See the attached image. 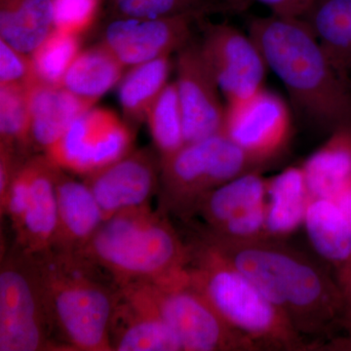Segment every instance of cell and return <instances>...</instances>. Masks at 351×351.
<instances>
[{
	"label": "cell",
	"mask_w": 351,
	"mask_h": 351,
	"mask_svg": "<svg viewBox=\"0 0 351 351\" xmlns=\"http://www.w3.org/2000/svg\"><path fill=\"white\" fill-rule=\"evenodd\" d=\"M199 239L248 277L306 339L329 338L338 330L351 337L338 280L301 252L276 239L233 242L206 232Z\"/></svg>",
	"instance_id": "obj_1"
},
{
	"label": "cell",
	"mask_w": 351,
	"mask_h": 351,
	"mask_svg": "<svg viewBox=\"0 0 351 351\" xmlns=\"http://www.w3.org/2000/svg\"><path fill=\"white\" fill-rule=\"evenodd\" d=\"M248 32L298 112L330 133L351 123V88L302 18L255 17Z\"/></svg>",
	"instance_id": "obj_2"
},
{
	"label": "cell",
	"mask_w": 351,
	"mask_h": 351,
	"mask_svg": "<svg viewBox=\"0 0 351 351\" xmlns=\"http://www.w3.org/2000/svg\"><path fill=\"white\" fill-rule=\"evenodd\" d=\"M58 341L66 350L112 351L110 324L119 288L78 254L31 256Z\"/></svg>",
	"instance_id": "obj_3"
},
{
	"label": "cell",
	"mask_w": 351,
	"mask_h": 351,
	"mask_svg": "<svg viewBox=\"0 0 351 351\" xmlns=\"http://www.w3.org/2000/svg\"><path fill=\"white\" fill-rule=\"evenodd\" d=\"M168 215L151 204L126 210L104 221L80 252L119 287L152 282L188 267L191 246L182 241Z\"/></svg>",
	"instance_id": "obj_4"
},
{
	"label": "cell",
	"mask_w": 351,
	"mask_h": 351,
	"mask_svg": "<svg viewBox=\"0 0 351 351\" xmlns=\"http://www.w3.org/2000/svg\"><path fill=\"white\" fill-rule=\"evenodd\" d=\"M191 246L186 269L191 284L230 327L253 341L258 350L317 348L295 330L248 277L202 240Z\"/></svg>",
	"instance_id": "obj_5"
},
{
	"label": "cell",
	"mask_w": 351,
	"mask_h": 351,
	"mask_svg": "<svg viewBox=\"0 0 351 351\" xmlns=\"http://www.w3.org/2000/svg\"><path fill=\"white\" fill-rule=\"evenodd\" d=\"M160 159L159 209L182 219L196 215L201 201L215 189L261 169L223 133L188 143L172 156Z\"/></svg>",
	"instance_id": "obj_6"
},
{
	"label": "cell",
	"mask_w": 351,
	"mask_h": 351,
	"mask_svg": "<svg viewBox=\"0 0 351 351\" xmlns=\"http://www.w3.org/2000/svg\"><path fill=\"white\" fill-rule=\"evenodd\" d=\"M131 284L177 335L182 350H258L253 341L230 327L191 284L186 267L161 280Z\"/></svg>",
	"instance_id": "obj_7"
},
{
	"label": "cell",
	"mask_w": 351,
	"mask_h": 351,
	"mask_svg": "<svg viewBox=\"0 0 351 351\" xmlns=\"http://www.w3.org/2000/svg\"><path fill=\"white\" fill-rule=\"evenodd\" d=\"M66 350L55 335L31 256L14 249L0 267V351Z\"/></svg>",
	"instance_id": "obj_8"
},
{
	"label": "cell",
	"mask_w": 351,
	"mask_h": 351,
	"mask_svg": "<svg viewBox=\"0 0 351 351\" xmlns=\"http://www.w3.org/2000/svg\"><path fill=\"white\" fill-rule=\"evenodd\" d=\"M134 138L128 122L112 110L93 107L44 154L61 169L85 177L133 151Z\"/></svg>",
	"instance_id": "obj_9"
},
{
	"label": "cell",
	"mask_w": 351,
	"mask_h": 351,
	"mask_svg": "<svg viewBox=\"0 0 351 351\" xmlns=\"http://www.w3.org/2000/svg\"><path fill=\"white\" fill-rule=\"evenodd\" d=\"M292 128L288 104L265 86L250 96L226 101L223 133L258 167L285 151Z\"/></svg>",
	"instance_id": "obj_10"
},
{
	"label": "cell",
	"mask_w": 351,
	"mask_h": 351,
	"mask_svg": "<svg viewBox=\"0 0 351 351\" xmlns=\"http://www.w3.org/2000/svg\"><path fill=\"white\" fill-rule=\"evenodd\" d=\"M198 43L211 66L226 101L245 98L265 86L269 66L253 38L226 23H213L206 16L197 22Z\"/></svg>",
	"instance_id": "obj_11"
},
{
	"label": "cell",
	"mask_w": 351,
	"mask_h": 351,
	"mask_svg": "<svg viewBox=\"0 0 351 351\" xmlns=\"http://www.w3.org/2000/svg\"><path fill=\"white\" fill-rule=\"evenodd\" d=\"M203 16L195 14L166 18H110L100 43L126 68L177 54L193 39Z\"/></svg>",
	"instance_id": "obj_12"
},
{
	"label": "cell",
	"mask_w": 351,
	"mask_h": 351,
	"mask_svg": "<svg viewBox=\"0 0 351 351\" xmlns=\"http://www.w3.org/2000/svg\"><path fill=\"white\" fill-rule=\"evenodd\" d=\"M176 71L186 144L223 133V93L198 41L193 39L177 53Z\"/></svg>",
	"instance_id": "obj_13"
},
{
	"label": "cell",
	"mask_w": 351,
	"mask_h": 351,
	"mask_svg": "<svg viewBox=\"0 0 351 351\" xmlns=\"http://www.w3.org/2000/svg\"><path fill=\"white\" fill-rule=\"evenodd\" d=\"M160 168L158 152L143 147L85 176L104 221L126 210L151 204L152 195L158 191Z\"/></svg>",
	"instance_id": "obj_14"
},
{
	"label": "cell",
	"mask_w": 351,
	"mask_h": 351,
	"mask_svg": "<svg viewBox=\"0 0 351 351\" xmlns=\"http://www.w3.org/2000/svg\"><path fill=\"white\" fill-rule=\"evenodd\" d=\"M119 288L110 331L112 351H182L177 335L135 285Z\"/></svg>",
	"instance_id": "obj_15"
},
{
	"label": "cell",
	"mask_w": 351,
	"mask_h": 351,
	"mask_svg": "<svg viewBox=\"0 0 351 351\" xmlns=\"http://www.w3.org/2000/svg\"><path fill=\"white\" fill-rule=\"evenodd\" d=\"M58 219L50 250L80 254L104 223L98 202L84 181L55 168Z\"/></svg>",
	"instance_id": "obj_16"
},
{
	"label": "cell",
	"mask_w": 351,
	"mask_h": 351,
	"mask_svg": "<svg viewBox=\"0 0 351 351\" xmlns=\"http://www.w3.org/2000/svg\"><path fill=\"white\" fill-rule=\"evenodd\" d=\"M31 171V189L22 225L15 232L16 248L34 256L52 248L57 228L58 206L55 168L45 154L27 158Z\"/></svg>",
	"instance_id": "obj_17"
},
{
	"label": "cell",
	"mask_w": 351,
	"mask_h": 351,
	"mask_svg": "<svg viewBox=\"0 0 351 351\" xmlns=\"http://www.w3.org/2000/svg\"><path fill=\"white\" fill-rule=\"evenodd\" d=\"M93 107L94 104L75 96L61 85L36 80L31 91L32 152L46 154L82 113Z\"/></svg>",
	"instance_id": "obj_18"
},
{
	"label": "cell",
	"mask_w": 351,
	"mask_h": 351,
	"mask_svg": "<svg viewBox=\"0 0 351 351\" xmlns=\"http://www.w3.org/2000/svg\"><path fill=\"white\" fill-rule=\"evenodd\" d=\"M302 166L313 197L335 201L351 191V123L332 131Z\"/></svg>",
	"instance_id": "obj_19"
},
{
	"label": "cell",
	"mask_w": 351,
	"mask_h": 351,
	"mask_svg": "<svg viewBox=\"0 0 351 351\" xmlns=\"http://www.w3.org/2000/svg\"><path fill=\"white\" fill-rule=\"evenodd\" d=\"M311 198L302 166L286 168L267 180V237L285 239L304 226Z\"/></svg>",
	"instance_id": "obj_20"
},
{
	"label": "cell",
	"mask_w": 351,
	"mask_h": 351,
	"mask_svg": "<svg viewBox=\"0 0 351 351\" xmlns=\"http://www.w3.org/2000/svg\"><path fill=\"white\" fill-rule=\"evenodd\" d=\"M302 19L351 88V0H314Z\"/></svg>",
	"instance_id": "obj_21"
},
{
	"label": "cell",
	"mask_w": 351,
	"mask_h": 351,
	"mask_svg": "<svg viewBox=\"0 0 351 351\" xmlns=\"http://www.w3.org/2000/svg\"><path fill=\"white\" fill-rule=\"evenodd\" d=\"M304 228L314 250L336 272L351 261V226L335 201L311 198Z\"/></svg>",
	"instance_id": "obj_22"
},
{
	"label": "cell",
	"mask_w": 351,
	"mask_h": 351,
	"mask_svg": "<svg viewBox=\"0 0 351 351\" xmlns=\"http://www.w3.org/2000/svg\"><path fill=\"white\" fill-rule=\"evenodd\" d=\"M125 69L107 46L99 43L80 51L61 86L96 105L104 95L119 84Z\"/></svg>",
	"instance_id": "obj_23"
},
{
	"label": "cell",
	"mask_w": 351,
	"mask_h": 351,
	"mask_svg": "<svg viewBox=\"0 0 351 351\" xmlns=\"http://www.w3.org/2000/svg\"><path fill=\"white\" fill-rule=\"evenodd\" d=\"M55 29L52 0H0V38L25 53Z\"/></svg>",
	"instance_id": "obj_24"
},
{
	"label": "cell",
	"mask_w": 351,
	"mask_h": 351,
	"mask_svg": "<svg viewBox=\"0 0 351 351\" xmlns=\"http://www.w3.org/2000/svg\"><path fill=\"white\" fill-rule=\"evenodd\" d=\"M267 180L261 169L250 171L208 193L196 210L206 228H217L228 219L267 201Z\"/></svg>",
	"instance_id": "obj_25"
},
{
	"label": "cell",
	"mask_w": 351,
	"mask_h": 351,
	"mask_svg": "<svg viewBox=\"0 0 351 351\" xmlns=\"http://www.w3.org/2000/svg\"><path fill=\"white\" fill-rule=\"evenodd\" d=\"M172 71L170 57L131 66L119 84V99L125 121L129 124L145 122L147 113L167 85Z\"/></svg>",
	"instance_id": "obj_26"
},
{
	"label": "cell",
	"mask_w": 351,
	"mask_h": 351,
	"mask_svg": "<svg viewBox=\"0 0 351 351\" xmlns=\"http://www.w3.org/2000/svg\"><path fill=\"white\" fill-rule=\"evenodd\" d=\"M32 84L0 85V145L15 149L25 158L34 156L31 138Z\"/></svg>",
	"instance_id": "obj_27"
},
{
	"label": "cell",
	"mask_w": 351,
	"mask_h": 351,
	"mask_svg": "<svg viewBox=\"0 0 351 351\" xmlns=\"http://www.w3.org/2000/svg\"><path fill=\"white\" fill-rule=\"evenodd\" d=\"M145 122L160 158L172 156L186 143L184 117L176 82H170L149 110Z\"/></svg>",
	"instance_id": "obj_28"
},
{
	"label": "cell",
	"mask_w": 351,
	"mask_h": 351,
	"mask_svg": "<svg viewBox=\"0 0 351 351\" xmlns=\"http://www.w3.org/2000/svg\"><path fill=\"white\" fill-rule=\"evenodd\" d=\"M80 51V36L54 29L29 54L39 82L61 85Z\"/></svg>",
	"instance_id": "obj_29"
},
{
	"label": "cell",
	"mask_w": 351,
	"mask_h": 351,
	"mask_svg": "<svg viewBox=\"0 0 351 351\" xmlns=\"http://www.w3.org/2000/svg\"><path fill=\"white\" fill-rule=\"evenodd\" d=\"M110 18H166L206 16L223 9L221 0H108Z\"/></svg>",
	"instance_id": "obj_30"
},
{
	"label": "cell",
	"mask_w": 351,
	"mask_h": 351,
	"mask_svg": "<svg viewBox=\"0 0 351 351\" xmlns=\"http://www.w3.org/2000/svg\"><path fill=\"white\" fill-rule=\"evenodd\" d=\"M204 232L233 242L269 239L267 234V201L232 217L217 228H206Z\"/></svg>",
	"instance_id": "obj_31"
},
{
	"label": "cell",
	"mask_w": 351,
	"mask_h": 351,
	"mask_svg": "<svg viewBox=\"0 0 351 351\" xmlns=\"http://www.w3.org/2000/svg\"><path fill=\"white\" fill-rule=\"evenodd\" d=\"M104 0H52L55 29L75 36L89 31Z\"/></svg>",
	"instance_id": "obj_32"
},
{
	"label": "cell",
	"mask_w": 351,
	"mask_h": 351,
	"mask_svg": "<svg viewBox=\"0 0 351 351\" xmlns=\"http://www.w3.org/2000/svg\"><path fill=\"white\" fill-rule=\"evenodd\" d=\"M36 82L31 56L0 38V85H29Z\"/></svg>",
	"instance_id": "obj_33"
},
{
	"label": "cell",
	"mask_w": 351,
	"mask_h": 351,
	"mask_svg": "<svg viewBox=\"0 0 351 351\" xmlns=\"http://www.w3.org/2000/svg\"><path fill=\"white\" fill-rule=\"evenodd\" d=\"M314 0H221L223 9L242 12L254 4L267 7L271 14L283 17L302 18Z\"/></svg>",
	"instance_id": "obj_34"
},
{
	"label": "cell",
	"mask_w": 351,
	"mask_h": 351,
	"mask_svg": "<svg viewBox=\"0 0 351 351\" xmlns=\"http://www.w3.org/2000/svg\"><path fill=\"white\" fill-rule=\"evenodd\" d=\"M336 278L345 298L351 331V261L346 267L336 272Z\"/></svg>",
	"instance_id": "obj_35"
},
{
	"label": "cell",
	"mask_w": 351,
	"mask_h": 351,
	"mask_svg": "<svg viewBox=\"0 0 351 351\" xmlns=\"http://www.w3.org/2000/svg\"><path fill=\"white\" fill-rule=\"evenodd\" d=\"M335 202L337 203L341 213L343 214L351 226V191H346L343 195L339 196L335 200Z\"/></svg>",
	"instance_id": "obj_36"
}]
</instances>
